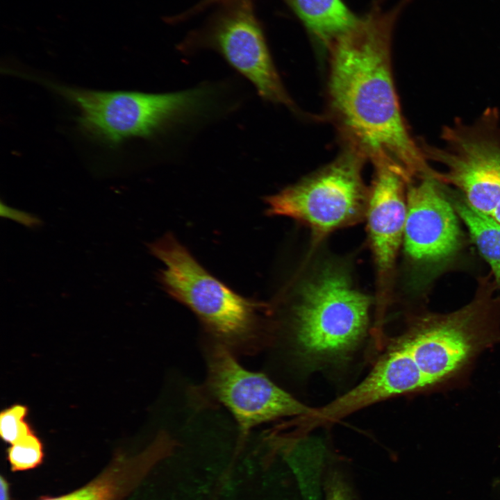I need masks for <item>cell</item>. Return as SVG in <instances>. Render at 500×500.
<instances>
[{
	"label": "cell",
	"mask_w": 500,
	"mask_h": 500,
	"mask_svg": "<svg viewBox=\"0 0 500 500\" xmlns=\"http://www.w3.org/2000/svg\"><path fill=\"white\" fill-rule=\"evenodd\" d=\"M401 7L373 6L328 47V103L343 146L397 168L410 181L435 170L408 131L394 83L391 41Z\"/></svg>",
	"instance_id": "obj_1"
},
{
	"label": "cell",
	"mask_w": 500,
	"mask_h": 500,
	"mask_svg": "<svg viewBox=\"0 0 500 500\" xmlns=\"http://www.w3.org/2000/svg\"><path fill=\"white\" fill-rule=\"evenodd\" d=\"M164 268L162 288L188 307L213 342L233 353L251 354L267 344L272 328L269 306L241 296L209 273L172 234L149 245Z\"/></svg>",
	"instance_id": "obj_2"
},
{
	"label": "cell",
	"mask_w": 500,
	"mask_h": 500,
	"mask_svg": "<svg viewBox=\"0 0 500 500\" xmlns=\"http://www.w3.org/2000/svg\"><path fill=\"white\" fill-rule=\"evenodd\" d=\"M295 288L291 336L297 356L311 365L342 362L366 336L370 297L333 262L319 266Z\"/></svg>",
	"instance_id": "obj_3"
},
{
	"label": "cell",
	"mask_w": 500,
	"mask_h": 500,
	"mask_svg": "<svg viewBox=\"0 0 500 500\" xmlns=\"http://www.w3.org/2000/svg\"><path fill=\"white\" fill-rule=\"evenodd\" d=\"M78 110V123L89 137L110 147L129 139L150 138L166 128L200 115L215 100L212 88L152 94L98 91L44 81Z\"/></svg>",
	"instance_id": "obj_4"
},
{
	"label": "cell",
	"mask_w": 500,
	"mask_h": 500,
	"mask_svg": "<svg viewBox=\"0 0 500 500\" xmlns=\"http://www.w3.org/2000/svg\"><path fill=\"white\" fill-rule=\"evenodd\" d=\"M343 147L327 165L265 198L268 215L303 224L310 230L313 244L366 217L369 187L362 170L367 160L356 150Z\"/></svg>",
	"instance_id": "obj_5"
},
{
	"label": "cell",
	"mask_w": 500,
	"mask_h": 500,
	"mask_svg": "<svg viewBox=\"0 0 500 500\" xmlns=\"http://www.w3.org/2000/svg\"><path fill=\"white\" fill-rule=\"evenodd\" d=\"M443 147L422 142L428 160L443 165L435 178L461 191L467 203L491 216L500 203V115L488 108L473 122L461 119L445 126Z\"/></svg>",
	"instance_id": "obj_6"
},
{
	"label": "cell",
	"mask_w": 500,
	"mask_h": 500,
	"mask_svg": "<svg viewBox=\"0 0 500 500\" xmlns=\"http://www.w3.org/2000/svg\"><path fill=\"white\" fill-rule=\"evenodd\" d=\"M203 389L236 420L242 438L257 426L288 417H303L310 408L278 386L262 373L242 367L233 353L213 342L207 351Z\"/></svg>",
	"instance_id": "obj_7"
},
{
	"label": "cell",
	"mask_w": 500,
	"mask_h": 500,
	"mask_svg": "<svg viewBox=\"0 0 500 500\" xmlns=\"http://www.w3.org/2000/svg\"><path fill=\"white\" fill-rule=\"evenodd\" d=\"M219 53L265 101L294 107L272 58L250 0H236L199 43Z\"/></svg>",
	"instance_id": "obj_8"
},
{
	"label": "cell",
	"mask_w": 500,
	"mask_h": 500,
	"mask_svg": "<svg viewBox=\"0 0 500 500\" xmlns=\"http://www.w3.org/2000/svg\"><path fill=\"white\" fill-rule=\"evenodd\" d=\"M444 185L434 176L407 183L403 247L415 266L426 268L443 264L460 247L458 216Z\"/></svg>",
	"instance_id": "obj_9"
},
{
	"label": "cell",
	"mask_w": 500,
	"mask_h": 500,
	"mask_svg": "<svg viewBox=\"0 0 500 500\" xmlns=\"http://www.w3.org/2000/svg\"><path fill=\"white\" fill-rule=\"evenodd\" d=\"M373 165L365 219L376 274V319L381 320L390 297L397 258L403 245L407 181L399 169L389 164Z\"/></svg>",
	"instance_id": "obj_10"
},
{
	"label": "cell",
	"mask_w": 500,
	"mask_h": 500,
	"mask_svg": "<svg viewBox=\"0 0 500 500\" xmlns=\"http://www.w3.org/2000/svg\"><path fill=\"white\" fill-rule=\"evenodd\" d=\"M172 448L169 438L160 433L140 454L116 457L99 476L83 488L65 495L42 500H121L152 465Z\"/></svg>",
	"instance_id": "obj_11"
},
{
	"label": "cell",
	"mask_w": 500,
	"mask_h": 500,
	"mask_svg": "<svg viewBox=\"0 0 500 500\" xmlns=\"http://www.w3.org/2000/svg\"><path fill=\"white\" fill-rule=\"evenodd\" d=\"M308 31L328 47L356 23L342 0H285Z\"/></svg>",
	"instance_id": "obj_12"
},
{
	"label": "cell",
	"mask_w": 500,
	"mask_h": 500,
	"mask_svg": "<svg viewBox=\"0 0 500 500\" xmlns=\"http://www.w3.org/2000/svg\"><path fill=\"white\" fill-rule=\"evenodd\" d=\"M449 197L458 216L467 227L473 242L490 265L497 289H500V224L471 206L463 196Z\"/></svg>",
	"instance_id": "obj_13"
},
{
	"label": "cell",
	"mask_w": 500,
	"mask_h": 500,
	"mask_svg": "<svg viewBox=\"0 0 500 500\" xmlns=\"http://www.w3.org/2000/svg\"><path fill=\"white\" fill-rule=\"evenodd\" d=\"M7 458L12 471H25L38 466L44 458L43 445L34 432L10 445Z\"/></svg>",
	"instance_id": "obj_14"
},
{
	"label": "cell",
	"mask_w": 500,
	"mask_h": 500,
	"mask_svg": "<svg viewBox=\"0 0 500 500\" xmlns=\"http://www.w3.org/2000/svg\"><path fill=\"white\" fill-rule=\"evenodd\" d=\"M25 406L14 405L2 410L0 415L1 438L10 445L33 432L26 417Z\"/></svg>",
	"instance_id": "obj_15"
},
{
	"label": "cell",
	"mask_w": 500,
	"mask_h": 500,
	"mask_svg": "<svg viewBox=\"0 0 500 500\" xmlns=\"http://www.w3.org/2000/svg\"><path fill=\"white\" fill-rule=\"evenodd\" d=\"M325 500H356L347 480L338 470L331 471L326 478Z\"/></svg>",
	"instance_id": "obj_16"
},
{
	"label": "cell",
	"mask_w": 500,
	"mask_h": 500,
	"mask_svg": "<svg viewBox=\"0 0 500 500\" xmlns=\"http://www.w3.org/2000/svg\"><path fill=\"white\" fill-rule=\"evenodd\" d=\"M1 215L17 222L30 228H35L42 224V221L38 217L7 205L1 203Z\"/></svg>",
	"instance_id": "obj_17"
},
{
	"label": "cell",
	"mask_w": 500,
	"mask_h": 500,
	"mask_svg": "<svg viewBox=\"0 0 500 500\" xmlns=\"http://www.w3.org/2000/svg\"><path fill=\"white\" fill-rule=\"evenodd\" d=\"M1 500H9L8 484L3 477H1Z\"/></svg>",
	"instance_id": "obj_18"
},
{
	"label": "cell",
	"mask_w": 500,
	"mask_h": 500,
	"mask_svg": "<svg viewBox=\"0 0 500 500\" xmlns=\"http://www.w3.org/2000/svg\"><path fill=\"white\" fill-rule=\"evenodd\" d=\"M236 0H203L199 6H197L199 9L201 8H205L209 5H212L213 3H229L233 2Z\"/></svg>",
	"instance_id": "obj_19"
},
{
	"label": "cell",
	"mask_w": 500,
	"mask_h": 500,
	"mask_svg": "<svg viewBox=\"0 0 500 500\" xmlns=\"http://www.w3.org/2000/svg\"><path fill=\"white\" fill-rule=\"evenodd\" d=\"M491 217H492L496 221H497L500 224V203L493 212Z\"/></svg>",
	"instance_id": "obj_20"
}]
</instances>
